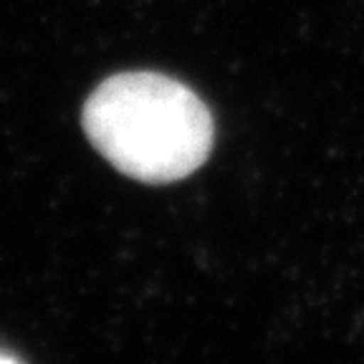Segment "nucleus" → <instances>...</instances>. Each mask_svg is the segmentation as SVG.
<instances>
[{
    "label": "nucleus",
    "instance_id": "1",
    "mask_svg": "<svg viewBox=\"0 0 364 364\" xmlns=\"http://www.w3.org/2000/svg\"><path fill=\"white\" fill-rule=\"evenodd\" d=\"M81 124L107 162L147 185L190 177L215 139L203 99L157 71H124L102 81L81 109Z\"/></svg>",
    "mask_w": 364,
    "mask_h": 364
},
{
    "label": "nucleus",
    "instance_id": "2",
    "mask_svg": "<svg viewBox=\"0 0 364 364\" xmlns=\"http://www.w3.org/2000/svg\"><path fill=\"white\" fill-rule=\"evenodd\" d=\"M0 364H16L13 359H8V357H0Z\"/></svg>",
    "mask_w": 364,
    "mask_h": 364
}]
</instances>
